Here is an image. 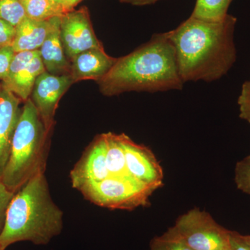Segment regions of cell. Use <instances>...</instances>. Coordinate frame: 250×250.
Listing matches in <instances>:
<instances>
[{
    "instance_id": "1",
    "label": "cell",
    "mask_w": 250,
    "mask_h": 250,
    "mask_svg": "<svg viewBox=\"0 0 250 250\" xmlns=\"http://www.w3.org/2000/svg\"><path fill=\"white\" fill-rule=\"evenodd\" d=\"M236 22L237 18L230 14L219 21L190 16L178 27L167 31L184 83L215 82L228 74L236 61Z\"/></svg>"
},
{
    "instance_id": "2",
    "label": "cell",
    "mask_w": 250,
    "mask_h": 250,
    "mask_svg": "<svg viewBox=\"0 0 250 250\" xmlns=\"http://www.w3.org/2000/svg\"><path fill=\"white\" fill-rule=\"evenodd\" d=\"M98 83L101 93L108 97L131 91L153 93L182 90L184 83L167 31L154 34L139 48L117 59Z\"/></svg>"
},
{
    "instance_id": "3",
    "label": "cell",
    "mask_w": 250,
    "mask_h": 250,
    "mask_svg": "<svg viewBox=\"0 0 250 250\" xmlns=\"http://www.w3.org/2000/svg\"><path fill=\"white\" fill-rule=\"evenodd\" d=\"M63 213L51 196L45 172L29 179L15 193L6 213L0 247L18 242L45 246L62 233Z\"/></svg>"
},
{
    "instance_id": "4",
    "label": "cell",
    "mask_w": 250,
    "mask_h": 250,
    "mask_svg": "<svg viewBox=\"0 0 250 250\" xmlns=\"http://www.w3.org/2000/svg\"><path fill=\"white\" fill-rule=\"evenodd\" d=\"M49 134L32 100L28 99L22 106L1 179L9 190L16 193L29 179L45 172Z\"/></svg>"
},
{
    "instance_id": "5",
    "label": "cell",
    "mask_w": 250,
    "mask_h": 250,
    "mask_svg": "<svg viewBox=\"0 0 250 250\" xmlns=\"http://www.w3.org/2000/svg\"><path fill=\"white\" fill-rule=\"evenodd\" d=\"M156 189L125 173L91 182L81 188L80 191L85 199L99 207L132 210L149 205V197Z\"/></svg>"
},
{
    "instance_id": "6",
    "label": "cell",
    "mask_w": 250,
    "mask_h": 250,
    "mask_svg": "<svg viewBox=\"0 0 250 250\" xmlns=\"http://www.w3.org/2000/svg\"><path fill=\"white\" fill-rule=\"evenodd\" d=\"M170 228L192 250H230L229 230L219 225L205 210H188Z\"/></svg>"
},
{
    "instance_id": "7",
    "label": "cell",
    "mask_w": 250,
    "mask_h": 250,
    "mask_svg": "<svg viewBox=\"0 0 250 250\" xmlns=\"http://www.w3.org/2000/svg\"><path fill=\"white\" fill-rule=\"evenodd\" d=\"M60 36L65 54L70 60L88 49L103 47L95 35L89 11L85 6L69 11L61 17Z\"/></svg>"
},
{
    "instance_id": "8",
    "label": "cell",
    "mask_w": 250,
    "mask_h": 250,
    "mask_svg": "<svg viewBox=\"0 0 250 250\" xmlns=\"http://www.w3.org/2000/svg\"><path fill=\"white\" fill-rule=\"evenodd\" d=\"M70 75L57 76L44 72L38 77L31 93V99L46 130L50 132L59 100L72 84Z\"/></svg>"
},
{
    "instance_id": "9",
    "label": "cell",
    "mask_w": 250,
    "mask_h": 250,
    "mask_svg": "<svg viewBox=\"0 0 250 250\" xmlns=\"http://www.w3.org/2000/svg\"><path fill=\"white\" fill-rule=\"evenodd\" d=\"M126 172L135 179L158 188L162 187L164 171L149 147L138 144L123 134Z\"/></svg>"
},
{
    "instance_id": "10",
    "label": "cell",
    "mask_w": 250,
    "mask_h": 250,
    "mask_svg": "<svg viewBox=\"0 0 250 250\" xmlns=\"http://www.w3.org/2000/svg\"><path fill=\"white\" fill-rule=\"evenodd\" d=\"M110 175L106 164L105 139L99 135L85 149L83 155L70 172L72 187L81 188L91 182H100Z\"/></svg>"
},
{
    "instance_id": "11",
    "label": "cell",
    "mask_w": 250,
    "mask_h": 250,
    "mask_svg": "<svg viewBox=\"0 0 250 250\" xmlns=\"http://www.w3.org/2000/svg\"><path fill=\"white\" fill-rule=\"evenodd\" d=\"M21 100L0 83V181L9 161L22 108Z\"/></svg>"
},
{
    "instance_id": "12",
    "label": "cell",
    "mask_w": 250,
    "mask_h": 250,
    "mask_svg": "<svg viewBox=\"0 0 250 250\" xmlns=\"http://www.w3.org/2000/svg\"><path fill=\"white\" fill-rule=\"evenodd\" d=\"M116 60L108 55L104 47L88 49L77 54L70 60L72 83L90 80L98 82L110 71Z\"/></svg>"
},
{
    "instance_id": "13",
    "label": "cell",
    "mask_w": 250,
    "mask_h": 250,
    "mask_svg": "<svg viewBox=\"0 0 250 250\" xmlns=\"http://www.w3.org/2000/svg\"><path fill=\"white\" fill-rule=\"evenodd\" d=\"M61 17L36 21L26 17L16 27L12 47L14 52L39 50Z\"/></svg>"
},
{
    "instance_id": "14",
    "label": "cell",
    "mask_w": 250,
    "mask_h": 250,
    "mask_svg": "<svg viewBox=\"0 0 250 250\" xmlns=\"http://www.w3.org/2000/svg\"><path fill=\"white\" fill-rule=\"evenodd\" d=\"M60 24L61 18L39 49L46 72L57 76L70 75L71 70L61 40Z\"/></svg>"
},
{
    "instance_id": "15",
    "label": "cell",
    "mask_w": 250,
    "mask_h": 250,
    "mask_svg": "<svg viewBox=\"0 0 250 250\" xmlns=\"http://www.w3.org/2000/svg\"><path fill=\"white\" fill-rule=\"evenodd\" d=\"M45 71L40 53H39L14 79L6 83H1L21 100L26 102L32 93L38 77Z\"/></svg>"
},
{
    "instance_id": "16",
    "label": "cell",
    "mask_w": 250,
    "mask_h": 250,
    "mask_svg": "<svg viewBox=\"0 0 250 250\" xmlns=\"http://www.w3.org/2000/svg\"><path fill=\"white\" fill-rule=\"evenodd\" d=\"M105 139L106 164L110 175H120L127 173L124 146L123 133L104 134Z\"/></svg>"
},
{
    "instance_id": "17",
    "label": "cell",
    "mask_w": 250,
    "mask_h": 250,
    "mask_svg": "<svg viewBox=\"0 0 250 250\" xmlns=\"http://www.w3.org/2000/svg\"><path fill=\"white\" fill-rule=\"evenodd\" d=\"M25 11L26 17L36 21H48L62 17L69 12L62 5L49 0H21Z\"/></svg>"
},
{
    "instance_id": "18",
    "label": "cell",
    "mask_w": 250,
    "mask_h": 250,
    "mask_svg": "<svg viewBox=\"0 0 250 250\" xmlns=\"http://www.w3.org/2000/svg\"><path fill=\"white\" fill-rule=\"evenodd\" d=\"M233 0H196L191 16L208 21H219L226 18Z\"/></svg>"
},
{
    "instance_id": "19",
    "label": "cell",
    "mask_w": 250,
    "mask_h": 250,
    "mask_svg": "<svg viewBox=\"0 0 250 250\" xmlns=\"http://www.w3.org/2000/svg\"><path fill=\"white\" fill-rule=\"evenodd\" d=\"M149 250H192L172 229L153 238Z\"/></svg>"
},
{
    "instance_id": "20",
    "label": "cell",
    "mask_w": 250,
    "mask_h": 250,
    "mask_svg": "<svg viewBox=\"0 0 250 250\" xmlns=\"http://www.w3.org/2000/svg\"><path fill=\"white\" fill-rule=\"evenodd\" d=\"M25 18L21 0H0V18L16 27Z\"/></svg>"
},
{
    "instance_id": "21",
    "label": "cell",
    "mask_w": 250,
    "mask_h": 250,
    "mask_svg": "<svg viewBox=\"0 0 250 250\" xmlns=\"http://www.w3.org/2000/svg\"><path fill=\"white\" fill-rule=\"evenodd\" d=\"M39 53V50L26 51L15 53L14 58L11 61L7 76L2 81V83H6L14 79L24 67L27 66L36 55Z\"/></svg>"
},
{
    "instance_id": "22",
    "label": "cell",
    "mask_w": 250,
    "mask_h": 250,
    "mask_svg": "<svg viewBox=\"0 0 250 250\" xmlns=\"http://www.w3.org/2000/svg\"><path fill=\"white\" fill-rule=\"evenodd\" d=\"M235 182L239 190L250 195V155L237 163Z\"/></svg>"
},
{
    "instance_id": "23",
    "label": "cell",
    "mask_w": 250,
    "mask_h": 250,
    "mask_svg": "<svg viewBox=\"0 0 250 250\" xmlns=\"http://www.w3.org/2000/svg\"><path fill=\"white\" fill-rule=\"evenodd\" d=\"M238 104L240 118L250 124V80L246 81L242 85Z\"/></svg>"
},
{
    "instance_id": "24",
    "label": "cell",
    "mask_w": 250,
    "mask_h": 250,
    "mask_svg": "<svg viewBox=\"0 0 250 250\" xmlns=\"http://www.w3.org/2000/svg\"><path fill=\"white\" fill-rule=\"evenodd\" d=\"M14 195V192L9 190L0 181V235L4 230L8 207Z\"/></svg>"
},
{
    "instance_id": "25",
    "label": "cell",
    "mask_w": 250,
    "mask_h": 250,
    "mask_svg": "<svg viewBox=\"0 0 250 250\" xmlns=\"http://www.w3.org/2000/svg\"><path fill=\"white\" fill-rule=\"evenodd\" d=\"M16 52L12 46L0 47V81L3 80L7 76L11 61L14 58Z\"/></svg>"
},
{
    "instance_id": "26",
    "label": "cell",
    "mask_w": 250,
    "mask_h": 250,
    "mask_svg": "<svg viewBox=\"0 0 250 250\" xmlns=\"http://www.w3.org/2000/svg\"><path fill=\"white\" fill-rule=\"evenodd\" d=\"M16 27L0 18V47L12 46Z\"/></svg>"
},
{
    "instance_id": "27",
    "label": "cell",
    "mask_w": 250,
    "mask_h": 250,
    "mask_svg": "<svg viewBox=\"0 0 250 250\" xmlns=\"http://www.w3.org/2000/svg\"><path fill=\"white\" fill-rule=\"evenodd\" d=\"M229 248L230 250H250V246L245 241L243 235L230 231Z\"/></svg>"
},
{
    "instance_id": "28",
    "label": "cell",
    "mask_w": 250,
    "mask_h": 250,
    "mask_svg": "<svg viewBox=\"0 0 250 250\" xmlns=\"http://www.w3.org/2000/svg\"><path fill=\"white\" fill-rule=\"evenodd\" d=\"M162 0H119L121 3L133 5V6H147L159 2Z\"/></svg>"
},
{
    "instance_id": "29",
    "label": "cell",
    "mask_w": 250,
    "mask_h": 250,
    "mask_svg": "<svg viewBox=\"0 0 250 250\" xmlns=\"http://www.w3.org/2000/svg\"><path fill=\"white\" fill-rule=\"evenodd\" d=\"M83 0H65V6L69 11H72L75 9L77 4H80Z\"/></svg>"
},
{
    "instance_id": "30",
    "label": "cell",
    "mask_w": 250,
    "mask_h": 250,
    "mask_svg": "<svg viewBox=\"0 0 250 250\" xmlns=\"http://www.w3.org/2000/svg\"><path fill=\"white\" fill-rule=\"evenodd\" d=\"M49 1H52V2L56 3L57 4L62 5L67 11H69L66 9V6H65V0H49Z\"/></svg>"
},
{
    "instance_id": "31",
    "label": "cell",
    "mask_w": 250,
    "mask_h": 250,
    "mask_svg": "<svg viewBox=\"0 0 250 250\" xmlns=\"http://www.w3.org/2000/svg\"><path fill=\"white\" fill-rule=\"evenodd\" d=\"M243 238H244L245 241H246L250 246V235H248V236H244V235H243Z\"/></svg>"
},
{
    "instance_id": "32",
    "label": "cell",
    "mask_w": 250,
    "mask_h": 250,
    "mask_svg": "<svg viewBox=\"0 0 250 250\" xmlns=\"http://www.w3.org/2000/svg\"><path fill=\"white\" fill-rule=\"evenodd\" d=\"M0 250H4L2 249V248H1V247H0Z\"/></svg>"
}]
</instances>
